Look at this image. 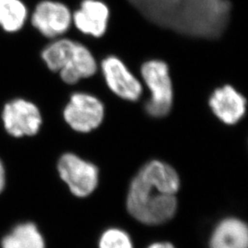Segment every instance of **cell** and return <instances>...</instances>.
<instances>
[{"mask_svg":"<svg viewBox=\"0 0 248 248\" xmlns=\"http://www.w3.org/2000/svg\"><path fill=\"white\" fill-rule=\"evenodd\" d=\"M78 40L61 37L52 40L41 52V59L45 66L53 73H59L74 53Z\"/></svg>","mask_w":248,"mask_h":248,"instance_id":"4fadbf2b","label":"cell"},{"mask_svg":"<svg viewBox=\"0 0 248 248\" xmlns=\"http://www.w3.org/2000/svg\"><path fill=\"white\" fill-rule=\"evenodd\" d=\"M153 26L189 40L215 41L230 25L231 0H128Z\"/></svg>","mask_w":248,"mask_h":248,"instance_id":"6da1fadb","label":"cell"},{"mask_svg":"<svg viewBox=\"0 0 248 248\" xmlns=\"http://www.w3.org/2000/svg\"><path fill=\"white\" fill-rule=\"evenodd\" d=\"M112 11L104 0H80L73 11V26L81 35L101 40L108 32Z\"/></svg>","mask_w":248,"mask_h":248,"instance_id":"52a82bcc","label":"cell"},{"mask_svg":"<svg viewBox=\"0 0 248 248\" xmlns=\"http://www.w3.org/2000/svg\"><path fill=\"white\" fill-rule=\"evenodd\" d=\"M180 180L168 164L154 160L133 178L127 198L130 214L139 222L157 225L171 220L177 211Z\"/></svg>","mask_w":248,"mask_h":248,"instance_id":"7a4b0ae2","label":"cell"},{"mask_svg":"<svg viewBox=\"0 0 248 248\" xmlns=\"http://www.w3.org/2000/svg\"><path fill=\"white\" fill-rule=\"evenodd\" d=\"M2 118L6 130L15 137L34 135L42 124V116L38 108L21 98L7 103Z\"/></svg>","mask_w":248,"mask_h":248,"instance_id":"9c48e42d","label":"cell"},{"mask_svg":"<svg viewBox=\"0 0 248 248\" xmlns=\"http://www.w3.org/2000/svg\"><path fill=\"white\" fill-rule=\"evenodd\" d=\"M58 171L74 195L87 197L98 186V168L74 154L62 155L58 163Z\"/></svg>","mask_w":248,"mask_h":248,"instance_id":"ba28073f","label":"cell"},{"mask_svg":"<svg viewBox=\"0 0 248 248\" xmlns=\"http://www.w3.org/2000/svg\"><path fill=\"white\" fill-rule=\"evenodd\" d=\"M210 246L211 248H248L247 224L235 218L223 220L213 231Z\"/></svg>","mask_w":248,"mask_h":248,"instance_id":"7c38bea8","label":"cell"},{"mask_svg":"<svg viewBox=\"0 0 248 248\" xmlns=\"http://www.w3.org/2000/svg\"><path fill=\"white\" fill-rule=\"evenodd\" d=\"M213 113L222 123L232 125L238 123L247 110V98L231 85H223L213 90L209 98Z\"/></svg>","mask_w":248,"mask_h":248,"instance_id":"30bf717a","label":"cell"},{"mask_svg":"<svg viewBox=\"0 0 248 248\" xmlns=\"http://www.w3.org/2000/svg\"><path fill=\"white\" fill-rule=\"evenodd\" d=\"M104 111L103 103L96 96L87 92H76L64 108L63 117L75 131L89 133L101 124Z\"/></svg>","mask_w":248,"mask_h":248,"instance_id":"8992f818","label":"cell"},{"mask_svg":"<svg viewBox=\"0 0 248 248\" xmlns=\"http://www.w3.org/2000/svg\"><path fill=\"white\" fill-rule=\"evenodd\" d=\"M73 10L60 0H41L31 13L30 22L33 29L48 40L65 35L73 26Z\"/></svg>","mask_w":248,"mask_h":248,"instance_id":"277c9868","label":"cell"},{"mask_svg":"<svg viewBox=\"0 0 248 248\" xmlns=\"http://www.w3.org/2000/svg\"><path fill=\"white\" fill-rule=\"evenodd\" d=\"M140 76L150 91L145 104L146 112L155 118L168 115L174 102V86L169 62L159 57H150L141 63Z\"/></svg>","mask_w":248,"mask_h":248,"instance_id":"3957f363","label":"cell"},{"mask_svg":"<svg viewBox=\"0 0 248 248\" xmlns=\"http://www.w3.org/2000/svg\"><path fill=\"white\" fill-rule=\"evenodd\" d=\"M29 18L30 11L23 0H0V28L5 32L20 31Z\"/></svg>","mask_w":248,"mask_h":248,"instance_id":"5bb4252c","label":"cell"},{"mask_svg":"<svg viewBox=\"0 0 248 248\" xmlns=\"http://www.w3.org/2000/svg\"><path fill=\"white\" fill-rule=\"evenodd\" d=\"M5 184V172H4V168L0 162V192L4 187Z\"/></svg>","mask_w":248,"mask_h":248,"instance_id":"ac0fdd59","label":"cell"},{"mask_svg":"<svg viewBox=\"0 0 248 248\" xmlns=\"http://www.w3.org/2000/svg\"><path fill=\"white\" fill-rule=\"evenodd\" d=\"M99 248H133V242L124 231L112 228L104 232L98 242Z\"/></svg>","mask_w":248,"mask_h":248,"instance_id":"2e32d148","label":"cell"},{"mask_svg":"<svg viewBox=\"0 0 248 248\" xmlns=\"http://www.w3.org/2000/svg\"><path fill=\"white\" fill-rule=\"evenodd\" d=\"M99 63L89 45L78 41L74 53L67 63L59 71L60 78L67 85H76L81 80L89 79L98 74Z\"/></svg>","mask_w":248,"mask_h":248,"instance_id":"8fae6325","label":"cell"},{"mask_svg":"<svg viewBox=\"0 0 248 248\" xmlns=\"http://www.w3.org/2000/svg\"><path fill=\"white\" fill-rule=\"evenodd\" d=\"M99 68L108 89L119 98L137 101L142 96V82L133 73L124 58L115 53L102 57Z\"/></svg>","mask_w":248,"mask_h":248,"instance_id":"5b68a950","label":"cell"},{"mask_svg":"<svg viewBox=\"0 0 248 248\" xmlns=\"http://www.w3.org/2000/svg\"><path fill=\"white\" fill-rule=\"evenodd\" d=\"M2 248H45V241L33 223H24L3 239Z\"/></svg>","mask_w":248,"mask_h":248,"instance_id":"9a60e30c","label":"cell"},{"mask_svg":"<svg viewBox=\"0 0 248 248\" xmlns=\"http://www.w3.org/2000/svg\"><path fill=\"white\" fill-rule=\"evenodd\" d=\"M148 248H175L170 243H155Z\"/></svg>","mask_w":248,"mask_h":248,"instance_id":"e0dca14e","label":"cell"}]
</instances>
